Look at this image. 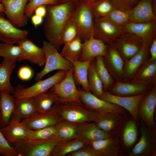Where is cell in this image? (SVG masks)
I'll list each match as a JSON object with an SVG mask.
<instances>
[{"instance_id":"1","label":"cell","mask_w":156,"mask_h":156,"mask_svg":"<svg viewBox=\"0 0 156 156\" xmlns=\"http://www.w3.org/2000/svg\"><path fill=\"white\" fill-rule=\"evenodd\" d=\"M77 3L69 1L47 5L44 27V35L48 42L58 50L60 49V40L62 29L70 17Z\"/></svg>"},{"instance_id":"2","label":"cell","mask_w":156,"mask_h":156,"mask_svg":"<svg viewBox=\"0 0 156 156\" xmlns=\"http://www.w3.org/2000/svg\"><path fill=\"white\" fill-rule=\"evenodd\" d=\"M59 115L62 120L77 124L93 122L98 119L100 114L91 109L81 102L71 101L57 102Z\"/></svg>"},{"instance_id":"3","label":"cell","mask_w":156,"mask_h":156,"mask_svg":"<svg viewBox=\"0 0 156 156\" xmlns=\"http://www.w3.org/2000/svg\"><path fill=\"white\" fill-rule=\"evenodd\" d=\"M42 48L45 52L46 61L43 69L36 76V81L41 80L45 75L53 70L67 71L73 68L72 63L65 59L58 50L48 41H43Z\"/></svg>"},{"instance_id":"4","label":"cell","mask_w":156,"mask_h":156,"mask_svg":"<svg viewBox=\"0 0 156 156\" xmlns=\"http://www.w3.org/2000/svg\"><path fill=\"white\" fill-rule=\"evenodd\" d=\"M70 17L77 25L79 37L82 42L92 35L94 20L89 5L81 2L77 3Z\"/></svg>"},{"instance_id":"5","label":"cell","mask_w":156,"mask_h":156,"mask_svg":"<svg viewBox=\"0 0 156 156\" xmlns=\"http://www.w3.org/2000/svg\"><path fill=\"white\" fill-rule=\"evenodd\" d=\"M67 71L59 70L51 77L43 80H39L32 86L25 88L18 85L15 88L12 96L15 99L31 97L49 90L54 85L62 80Z\"/></svg>"},{"instance_id":"6","label":"cell","mask_w":156,"mask_h":156,"mask_svg":"<svg viewBox=\"0 0 156 156\" xmlns=\"http://www.w3.org/2000/svg\"><path fill=\"white\" fill-rule=\"evenodd\" d=\"M59 142H44L26 139L13 143L19 156H50L55 146Z\"/></svg>"},{"instance_id":"7","label":"cell","mask_w":156,"mask_h":156,"mask_svg":"<svg viewBox=\"0 0 156 156\" xmlns=\"http://www.w3.org/2000/svg\"><path fill=\"white\" fill-rule=\"evenodd\" d=\"M49 90L58 96L57 102H81L80 99L83 90L82 88L78 90L76 86L73 76V68L67 71L64 78Z\"/></svg>"},{"instance_id":"8","label":"cell","mask_w":156,"mask_h":156,"mask_svg":"<svg viewBox=\"0 0 156 156\" xmlns=\"http://www.w3.org/2000/svg\"><path fill=\"white\" fill-rule=\"evenodd\" d=\"M62 120L56 102L47 112L41 113L36 111L21 122L30 130H35L55 125Z\"/></svg>"},{"instance_id":"9","label":"cell","mask_w":156,"mask_h":156,"mask_svg":"<svg viewBox=\"0 0 156 156\" xmlns=\"http://www.w3.org/2000/svg\"><path fill=\"white\" fill-rule=\"evenodd\" d=\"M94 20L92 35L106 44H113L124 32L122 27L116 25L106 17Z\"/></svg>"},{"instance_id":"10","label":"cell","mask_w":156,"mask_h":156,"mask_svg":"<svg viewBox=\"0 0 156 156\" xmlns=\"http://www.w3.org/2000/svg\"><path fill=\"white\" fill-rule=\"evenodd\" d=\"M28 0H1L4 8V13L7 19L15 27L20 29L25 26L29 19L25 14Z\"/></svg>"},{"instance_id":"11","label":"cell","mask_w":156,"mask_h":156,"mask_svg":"<svg viewBox=\"0 0 156 156\" xmlns=\"http://www.w3.org/2000/svg\"><path fill=\"white\" fill-rule=\"evenodd\" d=\"M143 43L142 40L135 35L124 32L112 45L116 48L125 62L140 50Z\"/></svg>"},{"instance_id":"12","label":"cell","mask_w":156,"mask_h":156,"mask_svg":"<svg viewBox=\"0 0 156 156\" xmlns=\"http://www.w3.org/2000/svg\"><path fill=\"white\" fill-rule=\"evenodd\" d=\"M156 105V83L144 95L140 101L138 114L146 125L152 130L155 125L154 114Z\"/></svg>"},{"instance_id":"13","label":"cell","mask_w":156,"mask_h":156,"mask_svg":"<svg viewBox=\"0 0 156 156\" xmlns=\"http://www.w3.org/2000/svg\"><path fill=\"white\" fill-rule=\"evenodd\" d=\"M80 99L88 108L97 112L101 114L111 113L122 114L124 113L126 110L116 105L100 99L91 92L83 90Z\"/></svg>"},{"instance_id":"14","label":"cell","mask_w":156,"mask_h":156,"mask_svg":"<svg viewBox=\"0 0 156 156\" xmlns=\"http://www.w3.org/2000/svg\"><path fill=\"white\" fill-rule=\"evenodd\" d=\"M146 93L135 96H126L115 95L104 91L100 99L116 105L128 111L134 120L138 121L139 118L138 114V105Z\"/></svg>"},{"instance_id":"15","label":"cell","mask_w":156,"mask_h":156,"mask_svg":"<svg viewBox=\"0 0 156 156\" xmlns=\"http://www.w3.org/2000/svg\"><path fill=\"white\" fill-rule=\"evenodd\" d=\"M103 57L105 66L114 81H123L125 62L115 47L108 45L107 54Z\"/></svg>"},{"instance_id":"16","label":"cell","mask_w":156,"mask_h":156,"mask_svg":"<svg viewBox=\"0 0 156 156\" xmlns=\"http://www.w3.org/2000/svg\"><path fill=\"white\" fill-rule=\"evenodd\" d=\"M0 12V41L3 42L18 44L27 38L29 31L22 30L14 26Z\"/></svg>"},{"instance_id":"17","label":"cell","mask_w":156,"mask_h":156,"mask_svg":"<svg viewBox=\"0 0 156 156\" xmlns=\"http://www.w3.org/2000/svg\"><path fill=\"white\" fill-rule=\"evenodd\" d=\"M154 84L122 81L115 82L107 91L112 94L121 96H135L147 92Z\"/></svg>"},{"instance_id":"18","label":"cell","mask_w":156,"mask_h":156,"mask_svg":"<svg viewBox=\"0 0 156 156\" xmlns=\"http://www.w3.org/2000/svg\"><path fill=\"white\" fill-rule=\"evenodd\" d=\"M22 50L21 55L18 61L28 60L31 63L40 67L44 65L46 57L44 51L28 38L23 40L18 44Z\"/></svg>"},{"instance_id":"19","label":"cell","mask_w":156,"mask_h":156,"mask_svg":"<svg viewBox=\"0 0 156 156\" xmlns=\"http://www.w3.org/2000/svg\"><path fill=\"white\" fill-rule=\"evenodd\" d=\"M151 42H144L140 50L125 62L123 81H131L140 68L148 59L149 49Z\"/></svg>"},{"instance_id":"20","label":"cell","mask_w":156,"mask_h":156,"mask_svg":"<svg viewBox=\"0 0 156 156\" xmlns=\"http://www.w3.org/2000/svg\"><path fill=\"white\" fill-rule=\"evenodd\" d=\"M108 45L92 35L82 42L81 53L79 60L85 61L92 60L98 56H105Z\"/></svg>"},{"instance_id":"21","label":"cell","mask_w":156,"mask_h":156,"mask_svg":"<svg viewBox=\"0 0 156 156\" xmlns=\"http://www.w3.org/2000/svg\"><path fill=\"white\" fill-rule=\"evenodd\" d=\"M77 124L62 120L55 125V130L52 135L45 140L39 141L62 142L77 139Z\"/></svg>"},{"instance_id":"22","label":"cell","mask_w":156,"mask_h":156,"mask_svg":"<svg viewBox=\"0 0 156 156\" xmlns=\"http://www.w3.org/2000/svg\"><path fill=\"white\" fill-rule=\"evenodd\" d=\"M77 138L85 144L89 142L111 137V134L100 129L94 122H86L77 124Z\"/></svg>"},{"instance_id":"23","label":"cell","mask_w":156,"mask_h":156,"mask_svg":"<svg viewBox=\"0 0 156 156\" xmlns=\"http://www.w3.org/2000/svg\"><path fill=\"white\" fill-rule=\"evenodd\" d=\"M122 28L124 32L134 34L144 42H151L156 37V20L142 23H129Z\"/></svg>"},{"instance_id":"24","label":"cell","mask_w":156,"mask_h":156,"mask_svg":"<svg viewBox=\"0 0 156 156\" xmlns=\"http://www.w3.org/2000/svg\"><path fill=\"white\" fill-rule=\"evenodd\" d=\"M129 12V23H142L156 20L152 3L148 0H140Z\"/></svg>"},{"instance_id":"25","label":"cell","mask_w":156,"mask_h":156,"mask_svg":"<svg viewBox=\"0 0 156 156\" xmlns=\"http://www.w3.org/2000/svg\"><path fill=\"white\" fill-rule=\"evenodd\" d=\"M0 130L8 143L11 146L20 140L27 139L31 130L21 121L11 118L8 125L0 128Z\"/></svg>"},{"instance_id":"26","label":"cell","mask_w":156,"mask_h":156,"mask_svg":"<svg viewBox=\"0 0 156 156\" xmlns=\"http://www.w3.org/2000/svg\"><path fill=\"white\" fill-rule=\"evenodd\" d=\"M15 104V99L7 90L0 91V128L9 124Z\"/></svg>"},{"instance_id":"27","label":"cell","mask_w":156,"mask_h":156,"mask_svg":"<svg viewBox=\"0 0 156 156\" xmlns=\"http://www.w3.org/2000/svg\"><path fill=\"white\" fill-rule=\"evenodd\" d=\"M130 81L152 85L156 83V60L148 59L140 68Z\"/></svg>"},{"instance_id":"28","label":"cell","mask_w":156,"mask_h":156,"mask_svg":"<svg viewBox=\"0 0 156 156\" xmlns=\"http://www.w3.org/2000/svg\"><path fill=\"white\" fill-rule=\"evenodd\" d=\"M89 144L100 156H116L118 155L119 143L118 139L110 138L89 142Z\"/></svg>"},{"instance_id":"29","label":"cell","mask_w":156,"mask_h":156,"mask_svg":"<svg viewBox=\"0 0 156 156\" xmlns=\"http://www.w3.org/2000/svg\"><path fill=\"white\" fill-rule=\"evenodd\" d=\"M36 111L31 97L15 99V106L11 118L21 121Z\"/></svg>"},{"instance_id":"30","label":"cell","mask_w":156,"mask_h":156,"mask_svg":"<svg viewBox=\"0 0 156 156\" xmlns=\"http://www.w3.org/2000/svg\"><path fill=\"white\" fill-rule=\"evenodd\" d=\"M92 60L85 61L77 60L72 62L73 76L75 83L81 86L83 90L86 92H91L88 85V75L89 67Z\"/></svg>"},{"instance_id":"31","label":"cell","mask_w":156,"mask_h":156,"mask_svg":"<svg viewBox=\"0 0 156 156\" xmlns=\"http://www.w3.org/2000/svg\"><path fill=\"white\" fill-rule=\"evenodd\" d=\"M31 98L36 111L41 113L47 112L58 101V96L50 90L31 97Z\"/></svg>"},{"instance_id":"32","label":"cell","mask_w":156,"mask_h":156,"mask_svg":"<svg viewBox=\"0 0 156 156\" xmlns=\"http://www.w3.org/2000/svg\"><path fill=\"white\" fill-rule=\"evenodd\" d=\"M16 66V62H10L4 59L0 63V91L7 90L13 93L14 88L11 83L10 78Z\"/></svg>"},{"instance_id":"33","label":"cell","mask_w":156,"mask_h":156,"mask_svg":"<svg viewBox=\"0 0 156 156\" xmlns=\"http://www.w3.org/2000/svg\"><path fill=\"white\" fill-rule=\"evenodd\" d=\"M95 58L90 62L88 70V81L91 93L100 98L104 90L103 83L98 75L95 68Z\"/></svg>"},{"instance_id":"34","label":"cell","mask_w":156,"mask_h":156,"mask_svg":"<svg viewBox=\"0 0 156 156\" xmlns=\"http://www.w3.org/2000/svg\"><path fill=\"white\" fill-rule=\"evenodd\" d=\"M82 42L78 36L65 44L60 53L66 60L72 62L79 60L82 50Z\"/></svg>"},{"instance_id":"35","label":"cell","mask_w":156,"mask_h":156,"mask_svg":"<svg viewBox=\"0 0 156 156\" xmlns=\"http://www.w3.org/2000/svg\"><path fill=\"white\" fill-rule=\"evenodd\" d=\"M121 114L108 113L100 114L97 120L94 122L100 129L109 133L117 126L120 120Z\"/></svg>"},{"instance_id":"36","label":"cell","mask_w":156,"mask_h":156,"mask_svg":"<svg viewBox=\"0 0 156 156\" xmlns=\"http://www.w3.org/2000/svg\"><path fill=\"white\" fill-rule=\"evenodd\" d=\"M85 144L78 138L60 142L53 150L50 156H65L83 147Z\"/></svg>"},{"instance_id":"37","label":"cell","mask_w":156,"mask_h":156,"mask_svg":"<svg viewBox=\"0 0 156 156\" xmlns=\"http://www.w3.org/2000/svg\"><path fill=\"white\" fill-rule=\"evenodd\" d=\"M89 5L94 20L107 17L115 8L109 0H97Z\"/></svg>"},{"instance_id":"38","label":"cell","mask_w":156,"mask_h":156,"mask_svg":"<svg viewBox=\"0 0 156 156\" xmlns=\"http://www.w3.org/2000/svg\"><path fill=\"white\" fill-rule=\"evenodd\" d=\"M141 137L139 141L132 149L131 156H137L148 154L151 145V138L147 130L143 125L140 129Z\"/></svg>"},{"instance_id":"39","label":"cell","mask_w":156,"mask_h":156,"mask_svg":"<svg viewBox=\"0 0 156 156\" xmlns=\"http://www.w3.org/2000/svg\"><path fill=\"white\" fill-rule=\"evenodd\" d=\"M95 68L97 73L101 80L105 91H107L115 82L105 67L103 57L95 58Z\"/></svg>"},{"instance_id":"40","label":"cell","mask_w":156,"mask_h":156,"mask_svg":"<svg viewBox=\"0 0 156 156\" xmlns=\"http://www.w3.org/2000/svg\"><path fill=\"white\" fill-rule=\"evenodd\" d=\"M21 53V48L18 45L0 42V57L7 61L16 62Z\"/></svg>"},{"instance_id":"41","label":"cell","mask_w":156,"mask_h":156,"mask_svg":"<svg viewBox=\"0 0 156 156\" xmlns=\"http://www.w3.org/2000/svg\"><path fill=\"white\" fill-rule=\"evenodd\" d=\"M79 37L78 28L74 21L70 17L67 21L62 31L60 40L61 45Z\"/></svg>"},{"instance_id":"42","label":"cell","mask_w":156,"mask_h":156,"mask_svg":"<svg viewBox=\"0 0 156 156\" xmlns=\"http://www.w3.org/2000/svg\"><path fill=\"white\" fill-rule=\"evenodd\" d=\"M137 129L136 125L133 120H129L126 123L123 133V140L127 147L132 145L137 137Z\"/></svg>"},{"instance_id":"43","label":"cell","mask_w":156,"mask_h":156,"mask_svg":"<svg viewBox=\"0 0 156 156\" xmlns=\"http://www.w3.org/2000/svg\"><path fill=\"white\" fill-rule=\"evenodd\" d=\"M129 11L115 8L105 17L116 25L122 27L129 23Z\"/></svg>"},{"instance_id":"44","label":"cell","mask_w":156,"mask_h":156,"mask_svg":"<svg viewBox=\"0 0 156 156\" xmlns=\"http://www.w3.org/2000/svg\"><path fill=\"white\" fill-rule=\"evenodd\" d=\"M55 125L35 130H31L28 135L27 138L38 141L45 140L54 133Z\"/></svg>"},{"instance_id":"45","label":"cell","mask_w":156,"mask_h":156,"mask_svg":"<svg viewBox=\"0 0 156 156\" xmlns=\"http://www.w3.org/2000/svg\"><path fill=\"white\" fill-rule=\"evenodd\" d=\"M25 9V14L29 18L37 7L43 5H52L59 3L58 0H28Z\"/></svg>"},{"instance_id":"46","label":"cell","mask_w":156,"mask_h":156,"mask_svg":"<svg viewBox=\"0 0 156 156\" xmlns=\"http://www.w3.org/2000/svg\"><path fill=\"white\" fill-rule=\"evenodd\" d=\"M0 155L3 156H17L14 148L10 144L0 130Z\"/></svg>"},{"instance_id":"47","label":"cell","mask_w":156,"mask_h":156,"mask_svg":"<svg viewBox=\"0 0 156 156\" xmlns=\"http://www.w3.org/2000/svg\"><path fill=\"white\" fill-rule=\"evenodd\" d=\"M115 8L125 11L133 9L140 0H109Z\"/></svg>"},{"instance_id":"48","label":"cell","mask_w":156,"mask_h":156,"mask_svg":"<svg viewBox=\"0 0 156 156\" xmlns=\"http://www.w3.org/2000/svg\"><path fill=\"white\" fill-rule=\"evenodd\" d=\"M69 156H100L89 144H85L79 149L68 154Z\"/></svg>"},{"instance_id":"49","label":"cell","mask_w":156,"mask_h":156,"mask_svg":"<svg viewBox=\"0 0 156 156\" xmlns=\"http://www.w3.org/2000/svg\"><path fill=\"white\" fill-rule=\"evenodd\" d=\"M33 74L32 69L29 66H24L20 67L18 70L17 75L21 80L27 81L30 79Z\"/></svg>"},{"instance_id":"50","label":"cell","mask_w":156,"mask_h":156,"mask_svg":"<svg viewBox=\"0 0 156 156\" xmlns=\"http://www.w3.org/2000/svg\"><path fill=\"white\" fill-rule=\"evenodd\" d=\"M149 52L151 55V59L156 60V37H155L152 41L150 45Z\"/></svg>"},{"instance_id":"51","label":"cell","mask_w":156,"mask_h":156,"mask_svg":"<svg viewBox=\"0 0 156 156\" xmlns=\"http://www.w3.org/2000/svg\"><path fill=\"white\" fill-rule=\"evenodd\" d=\"M32 23L36 29L42 23L43 18L36 14H33L31 17Z\"/></svg>"},{"instance_id":"52","label":"cell","mask_w":156,"mask_h":156,"mask_svg":"<svg viewBox=\"0 0 156 156\" xmlns=\"http://www.w3.org/2000/svg\"><path fill=\"white\" fill-rule=\"evenodd\" d=\"M34 14L42 18L45 17L47 13L46 6L41 5L37 7L34 11Z\"/></svg>"},{"instance_id":"53","label":"cell","mask_w":156,"mask_h":156,"mask_svg":"<svg viewBox=\"0 0 156 156\" xmlns=\"http://www.w3.org/2000/svg\"><path fill=\"white\" fill-rule=\"evenodd\" d=\"M97 0H80V2L88 5H90Z\"/></svg>"},{"instance_id":"54","label":"cell","mask_w":156,"mask_h":156,"mask_svg":"<svg viewBox=\"0 0 156 156\" xmlns=\"http://www.w3.org/2000/svg\"><path fill=\"white\" fill-rule=\"evenodd\" d=\"M69 1H72L76 3L80 2V0H58L59 3H62Z\"/></svg>"},{"instance_id":"55","label":"cell","mask_w":156,"mask_h":156,"mask_svg":"<svg viewBox=\"0 0 156 156\" xmlns=\"http://www.w3.org/2000/svg\"><path fill=\"white\" fill-rule=\"evenodd\" d=\"M4 11V8L3 4L0 1V12L3 13Z\"/></svg>"},{"instance_id":"56","label":"cell","mask_w":156,"mask_h":156,"mask_svg":"<svg viewBox=\"0 0 156 156\" xmlns=\"http://www.w3.org/2000/svg\"><path fill=\"white\" fill-rule=\"evenodd\" d=\"M151 1L152 3L153 2H155L156 1V0H148Z\"/></svg>"},{"instance_id":"57","label":"cell","mask_w":156,"mask_h":156,"mask_svg":"<svg viewBox=\"0 0 156 156\" xmlns=\"http://www.w3.org/2000/svg\"><path fill=\"white\" fill-rule=\"evenodd\" d=\"M1 0H0V1L1 2Z\"/></svg>"}]
</instances>
